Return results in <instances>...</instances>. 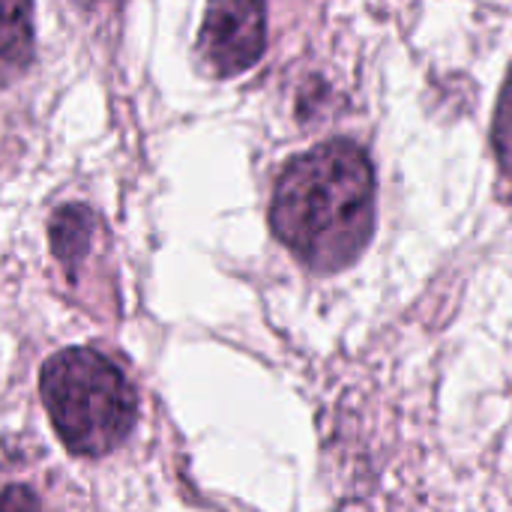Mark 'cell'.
I'll return each mask as SVG.
<instances>
[{
	"instance_id": "cell-6",
	"label": "cell",
	"mask_w": 512,
	"mask_h": 512,
	"mask_svg": "<svg viewBox=\"0 0 512 512\" xmlns=\"http://www.w3.org/2000/svg\"><path fill=\"white\" fill-rule=\"evenodd\" d=\"M492 141H495V153H498V162H501L504 174L512 180V69L507 84H504V90H501Z\"/></svg>"
},
{
	"instance_id": "cell-5",
	"label": "cell",
	"mask_w": 512,
	"mask_h": 512,
	"mask_svg": "<svg viewBox=\"0 0 512 512\" xmlns=\"http://www.w3.org/2000/svg\"><path fill=\"white\" fill-rule=\"evenodd\" d=\"M93 231H96V216L93 210H87L84 204H66L54 213L51 219V249L54 255L66 264L75 267L90 243H93Z\"/></svg>"
},
{
	"instance_id": "cell-7",
	"label": "cell",
	"mask_w": 512,
	"mask_h": 512,
	"mask_svg": "<svg viewBox=\"0 0 512 512\" xmlns=\"http://www.w3.org/2000/svg\"><path fill=\"white\" fill-rule=\"evenodd\" d=\"M0 507H39V501L24 489H9L6 495H0Z\"/></svg>"
},
{
	"instance_id": "cell-4",
	"label": "cell",
	"mask_w": 512,
	"mask_h": 512,
	"mask_svg": "<svg viewBox=\"0 0 512 512\" xmlns=\"http://www.w3.org/2000/svg\"><path fill=\"white\" fill-rule=\"evenodd\" d=\"M33 54L30 0H0V75L18 72Z\"/></svg>"
},
{
	"instance_id": "cell-3",
	"label": "cell",
	"mask_w": 512,
	"mask_h": 512,
	"mask_svg": "<svg viewBox=\"0 0 512 512\" xmlns=\"http://www.w3.org/2000/svg\"><path fill=\"white\" fill-rule=\"evenodd\" d=\"M267 48L264 0H207L198 51L213 75L231 78L252 69Z\"/></svg>"
},
{
	"instance_id": "cell-1",
	"label": "cell",
	"mask_w": 512,
	"mask_h": 512,
	"mask_svg": "<svg viewBox=\"0 0 512 512\" xmlns=\"http://www.w3.org/2000/svg\"><path fill=\"white\" fill-rule=\"evenodd\" d=\"M270 228L315 273L354 264L375 231V168L366 150L333 138L291 159L276 180Z\"/></svg>"
},
{
	"instance_id": "cell-2",
	"label": "cell",
	"mask_w": 512,
	"mask_h": 512,
	"mask_svg": "<svg viewBox=\"0 0 512 512\" xmlns=\"http://www.w3.org/2000/svg\"><path fill=\"white\" fill-rule=\"evenodd\" d=\"M39 390L54 432L75 456H105L135 429V390L126 375L93 348L54 354L42 369Z\"/></svg>"
}]
</instances>
